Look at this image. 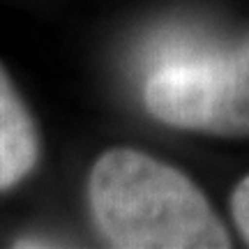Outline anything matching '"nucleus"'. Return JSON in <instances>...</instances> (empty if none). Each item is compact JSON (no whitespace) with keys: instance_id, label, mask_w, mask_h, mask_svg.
Segmentation results:
<instances>
[{"instance_id":"1","label":"nucleus","mask_w":249,"mask_h":249,"mask_svg":"<svg viewBox=\"0 0 249 249\" xmlns=\"http://www.w3.org/2000/svg\"><path fill=\"white\" fill-rule=\"evenodd\" d=\"M95 224L123 249H226L231 235L182 171L132 148L104 152L88 176Z\"/></svg>"},{"instance_id":"2","label":"nucleus","mask_w":249,"mask_h":249,"mask_svg":"<svg viewBox=\"0 0 249 249\" xmlns=\"http://www.w3.org/2000/svg\"><path fill=\"white\" fill-rule=\"evenodd\" d=\"M143 104L160 123L249 136V35L224 51L171 55L143 86Z\"/></svg>"},{"instance_id":"3","label":"nucleus","mask_w":249,"mask_h":249,"mask_svg":"<svg viewBox=\"0 0 249 249\" xmlns=\"http://www.w3.org/2000/svg\"><path fill=\"white\" fill-rule=\"evenodd\" d=\"M39 136L33 116L0 67V192L17 187L35 171Z\"/></svg>"},{"instance_id":"4","label":"nucleus","mask_w":249,"mask_h":249,"mask_svg":"<svg viewBox=\"0 0 249 249\" xmlns=\"http://www.w3.org/2000/svg\"><path fill=\"white\" fill-rule=\"evenodd\" d=\"M231 214L233 222L238 226L240 235L249 245V176L240 180V185L235 187L231 196Z\"/></svg>"}]
</instances>
